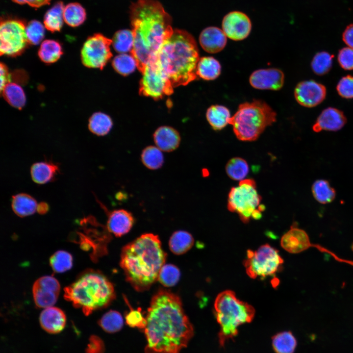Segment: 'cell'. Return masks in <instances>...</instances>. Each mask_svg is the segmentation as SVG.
I'll list each match as a JSON object with an SVG mask.
<instances>
[{
    "label": "cell",
    "instance_id": "obj_17",
    "mask_svg": "<svg viewBox=\"0 0 353 353\" xmlns=\"http://www.w3.org/2000/svg\"><path fill=\"white\" fill-rule=\"evenodd\" d=\"M346 123L347 118L342 111L329 107L322 111L313 125L312 129L315 132L323 130L337 131Z\"/></svg>",
    "mask_w": 353,
    "mask_h": 353
},
{
    "label": "cell",
    "instance_id": "obj_21",
    "mask_svg": "<svg viewBox=\"0 0 353 353\" xmlns=\"http://www.w3.org/2000/svg\"><path fill=\"white\" fill-rule=\"evenodd\" d=\"M42 328L50 333H57L65 328L66 317L64 312L60 308L50 306L45 308L39 317Z\"/></svg>",
    "mask_w": 353,
    "mask_h": 353
},
{
    "label": "cell",
    "instance_id": "obj_48",
    "mask_svg": "<svg viewBox=\"0 0 353 353\" xmlns=\"http://www.w3.org/2000/svg\"><path fill=\"white\" fill-rule=\"evenodd\" d=\"M11 76L7 67L2 63H0V92L4 86L11 82Z\"/></svg>",
    "mask_w": 353,
    "mask_h": 353
},
{
    "label": "cell",
    "instance_id": "obj_22",
    "mask_svg": "<svg viewBox=\"0 0 353 353\" xmlns=\"http://www.w3.org/2000/svg\"><path fill=\"white\" fill-rule=\"evenodd\" d=\"M156 146L161 151L171 152L179 146L180 136L175 128L169 126L158 127L153 135Z\"/></svg>",
    "mask_w": 353,
    "mask_h": 353
},
{
    "label": "cell",
    "instance_id": "obj_5",
    "mask_svg": "<svg viewBox=\"0 0 353 353\" xmlns=\"http://www.w3.org/2000/svg\"><path fill=\"white\" fill-rule=\"evenodd\" d=\"M64 297L88 315L107 306L115 299V293L113 284L103 275L89 271L64 288Z\"/></svg>",
    "mask_w": 353,
    "mask_h": 353
},
{
    "label": "cell",
    "instance_id": "obj_13",
    "mask_svg": "<svg viewBox=\"0 0 353 353\" xmlns=\"http://www.w3.org/2000/svg\"><path fill=\"white\" fill-rule=\"evenodd\" d=\"M60 289L58 281L52 276H46L37 279L32 287L36 305L45 308L52 306L57 301Z\"/></svg>",
    "mask_w": 353,
    "mask_h": 353
},
{
    "label": "cell",
    "instance_id": "obj_24",
    "mask_svg": "<svg viewBox=\"0 0 353 353\" xmlns=\"http://www.w3.org/2000/svg\"><path fill=\"white\" fill-rule=\"evenodd\" d=\"M231 117L229 109L219 104L210 106L206 112L208 122L215 130H221L229 124Z\"/></svg>",
    "mask_w": 353,
    "mask_h": 353
},
{
    "label": "cell",
    "instance_id": "obj_28",
    "mask_svg": "<svg viewBox=\"0 0 353 353\" xmlns=\"http://www.w3.org/2000/svg\"><path fill=\"white\" fill-rule=\"evenodd\" d=\"M311 192L315 200L321 204L330 203L336 197L335 189L326 179L315 181L311 186Z\"/></svg>",
    "mask_w": 353,
    "mask_h": 353
},
{
    "label": "cell",
    "instance_id": "obj_11",
    "mask_svg": "<svg viewBox=\"0 0 353 353\" xmlns=\"http://www.w3.org/2000/svg\"><path fill=\"white\" fill-rule=\"evenodd\" d=\"M25 23L20 20L1 21L0 26V55L15 57L21 54L28 44Z\"/></svg>",
    "mask_w": 353,
    "mask_h": 353
},
{
    "label": "cell",
    "instance_id": "obj_31",
    "mask_svg": "<svg viewBox=\"0 0 353 353\" xmlns=\"http://www.w3.org/2000/svg\"><path fill=\"white\" fill-rule=\"evenodd\" d=\"M4 99L13 107L22 109L26 102V98L23 88L14 82L7 83L0 92Z\"/></svg>",
    "mask_w": 353,
    "mask_h": 353
},
{
    "label": "cell",
    "instance_id": "obj_25",
    "mask_svg": "<svg viewBox=\"0 0 353 353\" xmlns=\"http://www.w3.org/2000/svg\"><path fill=\"white\" fill-rule=\"evenodd\" d=\"M38 203L31 196L20 193L12 197V208L18 216L24 217L33 214L37 210Z\"/></svg>",
    "mask_w": 353,
    "mask_h": 353
},
{
    "label": "cell",
    "instance_id": "obj_23",
    "mask_svg": "<svg viewBox=\"0 0 353 353\" xmlns=\"http://www.w3.org/2000/svg\"><path fill=\"white\" fill-rule=\"evenodd\" d=\"M59 172L58 166L50 162H39L33 164L30 170L32 180L43 184L52 180Z\"/></svg>",
    "mask_w": 353,
    "mask_h": 353
},
{
    "label": "cell",
    "instance_id": "obj_19",
    "mask_svg": "<svg viewBox=\"0 0 353 353\" xmlns=\"http://www.w3.org/2000/svg\"><path fill=\"white\" fill-rule=\"evenodd\" d=\"M227 37L222 29L216 26H209L201 32L199 42L205 51L216 53L225 48L227 43Z\"/></svg>",
    "mask_w": 353,
    "mask_h": 353
},
{
    "label": "cell",
    "instance_id": "obj_38",
    "mask_svg": "<svg viewBox=\"0 0 353 353\" xmlns=\"http://www.w3.org/2000/svg\"><path fill=\"white\" fill-rule=\"evenodd\" d=\"M333 57L332 54L325 51L316 53L311 62V67L314 73L318 76L328 73L332 67Z\"/></svg>",
    "mask_w": 353,
    "mask_h": 353
},
{
    "label": "cell",
    "instance_id": "obj_20",
    "mask_svg": "<svg viewBox=\"0 0 353 353\" xmlns=\"http://www.w3.org/2000/svg\"><path fill=\"white\" fill-rule=\"evenodd\" d=\"M134 218L125 209H117L109 213L107 222L108 231L116 237L127 233L134 224Z\"/></svg>",
    "mask_w": 353,
    "mask_h": 353
},
{
    "label": "cell",
    "instance_id": "obj_10",
    "mask_svg": "<svg viewBox=\"0 0 353 353\" xmlns=\"http://www.w3.org/2000/svg\"><path fill=\"white\" fill-rule=\"evenodd\" d=\"M142 74L139 87L140 95L157 100L173 93L174 87L156 59L146 66Z\"/></svg>",
    "mask_w": 353,
    "mask_h": 353
},
{
    "label": "cell",
    "instance_id": "obj_42",
    "mask_svg": "<svg viewBox=\"0 0 353 353\" xmlns=\"http://www.w3.org/2000/svg\"><path fill=\"white\" fill-rule=\"evenodd\" d=\"M180 276L178 268L173 264H168L164 265L161 268L157 280L165 287H172L178 282Z\"/></svg>",
    "mask_w": 353,
    "mask_h": 353
},
{
    "label": "cell",
    "instance_id": "obj_30",
    "mask_svg": "<svg viewBox=\"0 0 353 353\" xmlns=\"http://www.w3.org/2000/svg\"><path fill=\"white\" fill-rule=\"evenodd\" d=\"M63 54L62 48L59 42L53 40H46L41 43L38 56L44 63L51 64L57 61Z\"/></svg>",
    "mask_w": 353,
    "mask_h": 353
},
{
    "label": "cell",
    "instance_id": "obj_4",
    "mask_svg": "<svg viewBox=\"0 0 353 353\" xmlns=\"http://www.w3.org/2000/svg\"><path fill=\"white\" fill-rule=\"evenodd\" d=\"M200 59L197 43L189 32L175 29L163 43L156 60L174 87L186 85L197 78Z\"/></svg>",
    "mask_w": 353,
    "mask_h": 353
},
{
    "label": "cell",
    "instance_id": "obj_16",
    "mask_svg": "<svg viewBox=\"0 0 353 353\" xmlns=\"http://www.w3.org/2000/svg\"><path fill=\"white\" fill-rule=\"evenodd\" d=\"M249 82L256 89L279 90L283 86L284 75L279 69H261L252 73Z\"/></svg>",
    "mask_w": 353,
    "mask_h": 353
},
{
    "label": "cell",
    "instance_id": "obj_40",
    "mask_svg": "<svg viewBox=\"0 0 353 353\" xmlns=\"http://www.w3.org/2000/svg\"><path fill=\"white\" fill-rule=\"evenodd\" d=\"M112 64L114 70L123 76L132 73L137 67L136 60L131 54L121 53L115 56Z\"/></svg>",
    "mask_w": 353,
    "mask_h": 353
},
{
    "label": "cell",
    "instance_id": "obj_26",
    "mask_svg": "<svg viewBox=\"0 0 353 353\" xmlns=\"http://www.w3.org/2000/svg\"><path fill=\"white\" fill-rule=\"evenodd\" d=\"M221 73L220 62L212 56L200 58L197 66V75L206 80H212L219 77Z\"/></svg>",
    "mask_w": 353,
    "mask_h": 353
},
{
    "label": "cell",
    "instance_id": "obj_44",
    "mask_svg": "<svg viewBox=\"0 0 353 353\" xmlns=\"http://www.w3.org/2000/svg\"><path fill=\"white\" fill-rule=\"evenodd\" d=\"M336 90L341 97L345 99H353V76L347 75L342 77L337 83Z\"/></svg>",
    "mask_w": 353,
    "mask_h": 353
},
{
    "label": "cell",
    "instance_id": "obj_39",
    "mask_svg": "<svg viewBox=\"0 0 353 353\" xmlns=\"http://www.w3.org/2000/svg\"><path fill=\"white\" fill-rule=\"evenodd\" d=\"M124 321L118 311L111 310L105 313L99 321L100 327L108 333H114L121 329Z\"/></svg>",
    "mask_w": 353,
    "mask_h": 353
},
{
    "label": "cell",
    "instance_id": "obj_15",
    "mask_svg": "<svg viewBox=\"0 0 353 353\" xmlns=\"http://www.w3.org/2000/svg\"><path fill=\"white\" fill-rule=\"evenodd\" d=\"M326 94L325 86L313 80L299 82L294 90V97L297 102L308 108L315 107L322 102Z\"/></svg>",
    "mask_w": 353,
    "mask_h": 353
},
{
    "label": "cell",
    "instance_id": "obj_2",
    "mask_svg": "<svg viewBox=\"0 0 353 353\" xmlns=\"http://www.w3.org/2000/svg\"><path fill=\"white\" fill-rule=\"evenodd\" d=\"M129 15L134 38L130 54L142 73L172 34V19L155 0H137L130 6Z\"/></svg>",
    "mask_w": 353,
    "mask_h": 353
},
{
    "label": "cell",
    "instance_id": "obj_35",
    "mask_svg": "<svg viewBox=\"0 0 353 353\" xmlns=\"http://www.w3.org/2000/svg\"><path fill=\"white\" fill-rule=\"evenodd\" d=\"M64 21L69 25L76 27L85 20L86 14L84 8L78 3H71L64 7Z\"/></svg>",
    "mask_w": 353,
    "mask_h": 353
},
{
    "label": "cell",
    "instance_id": "obj_37",
    "mask_svg": "<svg viewBox=\"0 0 353 353\" xmlns=\"http://www.w3.org/2000/svg\"><path fill=\"white\" fill-rule=\"evenodd\" d=\"M249 171L247 161L241 157L230 159L226 166L227 176L235 180H242L248 175Z\"/></svg>",
    "mask_w": 353,
    "mask_h": 353
},
{
    "label": "cell",
    "instance_id": "obj_51",
    "mask_svg": "<svg viewBox=\"0 0 353 353\" xmlns=\"http://www.w3.org/2000/svg\"><path fill=\"white\" fill-rule=\"evenodd\" d=\"M49 209L48 204L45 202H41L38 204L36 211L40 214L46 213Z\"/></svg>",
    "mask_w": 353,
    "mask_h": 353
},
{
    "label": "cell",
    "instance_id": "obj_46",
    "mask_svg": "<svg viewBox=\"0 0 353 353\" xmlns=\"http://www.w3.org/2000/svg\"><path fill=\"white\" fill-rule=\"evenodd\" d=\"M126 324L130 327L145 328L146 325V318L141 313V309H131L126 316Z\"/></svg>",
    "mask_w": 353,
    "mask_h": 353
},
{
    "label": "cell",
    "instance_id": "obj_9",
    "mask_svg": "<svg viewBox=\"0 0 353 353\" xmlns=\"http://www.w3.org/2000/svg\"><path fill=\"white\" fill-rule=\"evenodd\" d=\"M283 262L278 251L269 244H265L255 251H247L244 265L250 277L265 278L275 275Z\"/></svg>",
    "mask_w": 353,
    "mask_h": 353
},
{
    "label": "cell",
    "instance_id": "obj_33",
    "mask_svg": "<svg viewBox=\"0 0 353 353\" xmlns=\"http://www.w3.org/2000/svg\"><path fill=\"white\" fill-rule=\"evenodd\" d=\"M141 159L146 167L152 170L160 168L164 161L162 151L153 146H147L142 151Z\"/></svg>",
    "mask_w": 353,
    "mask_h": 353
},
{
    "label": "cell",
    "instance_id": "obj_18",
    "mask_svg": "<svg viewBox=\"0 0 353 353\" xmlns=\"http://www.w3.org/2000/svg\"><path fill=\"white\" fill-rule=\"evenodd\" d=\"M280 244L286 251L298 253L307 250L310 246L309 238L306 232L294 225L282 237Z\"/></svg>",
    "mask_w": 353,
    "mask_h": 353
},
{
    "label": "cell",
    "instance_id": "obj_1",
    "mask_svg": "<svg viewBox=\"0 0 353 353\" xmlns=\"http://www.w3.org/2000/svg\"><path fill=\"white\" fill-rule=\"evenodd\" d=\"M144 328L145 353H179L194 334L179 297L161 289L153 296Z\"/></svg>",
    "mask_w": 353,
    "mask_h": 353
},
{
    "label": "cell",
    "instance_id": "obj_12",
    "mask_svg": "<svg viewBox=\"0 0 353 353\" xmlns=\"http://www.w3.org/2000/svg\"><path fill=\"white\" fill-rule=\"evenodd\" d=\"M110 39L101 34L89 37L84 43L81 50L82 64L90 68L102 69L112 56Z\"/></svg>",
    "mask_w": 353,
    "mask_h": 353
},
{
    "label": "cell",
    "instance_id": "obj_49",
    "mask_svg": "<svg viewBox=\"0 0 353 353\" xmlns=\"http://www.w3.org/2000/svg\"><path fill=\"white\" fill-rule=\"evenodd\" d=\"M342 40L349 47L353 49V24L346 27L342 34Z\"/></svg>",
    "mask_w": 353,
    "mask_h": 353
},
{
    "label": "cell",
    "instance_id": "obj_14",
    "mask_svg": "<svg viewBox=\"0 0 353 353\" xmlns=\"http://www.w3.org/2000/svg\"><path fill=\"white\" fill-rule=\"evenodd\" d=\"M222 27L227 37L234 41H241L249 35L252 30V23L246 14L234 11L225 16Z\"/></svg>",
    "mask_w": 353,
    "mask_h": 353
},
{
    "label": "cell",
    "instance_id": "obj_8",
    "mask_svg": "<svg viewBox=\"0 0 353 353\" xmlns=\"http://www.w3.org/2000/svg\"><path fill=\"white\" fill-rule=\"evenodd\" d=\"M261 197L257 193L254 180H241L238 186L232 187L229 192L227 208L232 212H236L240 219L248 223L253 213L260 210Z\"/></svg>",
    "mask_w": 353,
    "mask_h": 353
},
{
    "label": "cell",
    "instance_id": "obj_3",
    "mask_svg": "<svg viewBox=\"0 0 353 353\" xmlns=\"http://www.w3.org/2000/svg\"><path fill=\"white\" fill-rule=\"evenodd\" d=\"M166 258L158 236L145 233L123 248L120 266L126 281L135 290L143 292L157 279Z\"/></svg>",
    "mask_w": 353,
    "mask_h": 353
},
{
    "label": "cell",
    "instance_id": "obj_32",
    "mask_svg": "<svg viewBox=\"0 0 353 353\" xmlns=\"http://www.w3.org/2000/svg\"><path fill=\"white\" fill-rule=\"evenodd\" d=\"M113 126L111 118L102 112L94 113L89 120L88 127L93 133L104 136L109 133Z\"/></svg>",
    "mask_w": 353,
    "mask_h": 353
},
{
    "label": "cell",
    "instance_id": "obj_36",
    "mask_svg": "<svg viewBox=\"0 0 353 353\" xmlns=\"http://www.w3.org/2000/svg\"><path fill=\"white\" fill-rule=\"evenodd\" d=\"M114 50L118 52L126 53L131 51L134 45V35L132 30L122 29L117 31L112 39Z\"/></svg>",
    "mask_w": 353,
    "mask_h": 353
},
{
    "label": "cell",
    "instance_id": "obj_27",
    "mask_svg": "<svg viewBox=\"0 0 353 353\" xmlns=\"http://www.w3.org/2000/svg\"><path fill=\"white\" fill-rule=\"evenodd\" d=\"M194 242L193 236L189 232L183 230L176 231L170 238L169 248L175 254H182L192 247Z\"/></svg>",
    "mask_w": 353,
    "mask_h": 353
},
{
    "label": "cell",
    "instance_id": "obj_43",
    "mask_svg": "<svg viewBox=\"0 0 353 353\" xmlns=\"http://www.w3.org/2000/svg\"><path fill=\"white\" fill-rule=\"evenodd\" d=\"M25 33L28 44L38 45L44 38V26L37 20H32L26 26Z\"/></svg>",
    "mask_w": 353,
    "mask_h": 353
},
{
    "label": "cell",
    "instance_id": "obj_45",
    "mask_svg": "<svg viewBox=\"0 0 353 353\" xmlns=\"http://www.w3.org/2000/svg\"><path fill=\"white\" fill-rule=\"evenodd\" d=\"M337 60L340 67L345 70H353V49L345 47L339 50Z\"/></svg>",
    "mask_w": 353,
    "mask_h": 353
},
{
    "label": "cell",
    "instance_id": "obj_41",
    "mask_svg": "<svg viewBox=\"0 0 353 353\" xmlns=\"http://www.w3.org/2000/svg\"><path fill=\"white\" fill-rule=\"evenodd\" d=\"M52 270L56 273H63L70 270L73 265L72 255L64 251H58L50 259Z\"/></svg>",
    "mask_w": 353,
    "mask_h": 353
},
{
    "label": "cell",
    "instance_id": "obj_6",
    "mask_svg": "<svg viewBox=\"0 0 353 353\" xmlns=\"http://www.w3.org/2000/svg\"><path fill=\"white\" fill-rule=\"evenodd\" d=\"M276 119L277 113L269 104L262 100H254L241 103L231 116L229 124L239 140L252 141Z\"/></svg>",
    "mask_w": 353,
    "mask_h": 353
},
{
    "label": "cell",
    "instance_id": "obj_29",
    "mask_svg": "<svg viewBox=\"0 0 353 353\" xmlns=\"http://www.w3.org/2000/svg\"><path fill=\"white\" fill-rule=\"evenodd\" d=\"M64 7L63 2L59 1L46 12L44 18V24L48 30L52 32L60 30L64 20Z\"/></svg>",
    "mask_w": 353,
    "mask_h": 353
},
{
    "label": "cell",
    "instance_id": "obj_47",
    "mask_svg": "<svg viewBox=\"0 0 353 353\" xmlns=\"http://www.w3.org/2000/svg\"><path fill=\"white\" fill-rule=\"evenodd\" d=\"M104 346L102 341L99 337L92 335L86 348V353H103Z\"/></svg>",
    "mask_w": 353,
    "mask_h": 353
},
{
    "label": "cell",
    "instance_id": "obj_34",
    "mask_svg": "<svg viewBox=\"0 0 353 353\" xmlns=\"http://www.w3.org/2000/svg\"><path fill=\"white\" fill-rule=\"evenodd\" d=\"M272 344L277 353H293L297 346V341L291 332L284 331L273 337Z\"/></svg>",
    "mask_w": 353,
    "mask_h": 353
},
{
    "label": "cell",
    "instance_id": "obj_7",
    "mask_svg": "<svg viewBox=\"0 0 353 353\" xmlns=\"http://www.w3.org/2000/svg\"><path fill=\"white\" fill-rule=\"evenodd\" d=\"M214 310L217 321L221 328L218 334L221 346L238 334L237 327L251 322L254 316V308L238 299L234 292L226 290L216 297Z\"/></svg>",
    "mask_w": 353,
    "mask_h": 353
},
{
    "label": "cell",
    "instance_id": "obj_50",
    "mask_svg": "<svg viewBox=\"0 0 353 353\" xmlns=\"http://www.w3.org/2000/svg\"><path fill=\"white\" fill-rule=\"evenodd\" d=\"M16 3L20 4H27L35 8H38L42 6L49 4L50 0H12Z\"/></svg>",
    "mask_w": 353,
    "mask_h": 353
}]
</instances>
